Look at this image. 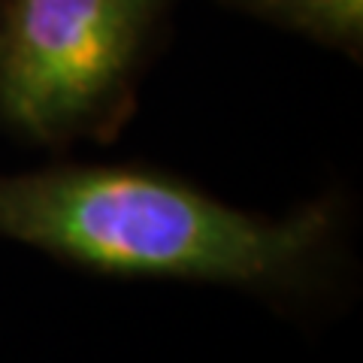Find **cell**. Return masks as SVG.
Segmentation results:
<instances>
[{
    "label": "cell",
    "mask_w": 363,
    "mask_h": 363,
    "mask_svg": "<svg viewBox=\"0 0 363 363\" xmlns=\"http://www.w3.org/2000/svg\"><path fill=\"white\" fill-rule=\"evenodd\" d=\"M236 4L342 49H357L363 37V0H236Z\"/></svg>",
    "instance_id": "cell-3"
},
{
    "label": "cell",
    "mask_w": 363,
    "mask_h": 363,
    "mask_svg": "<svg viewBox=\"0 0 363 363\" xmlns=\"http://www.w3.org/2000/svg\"><path fill=\"white\" fill-rule=\"evenodd\" d=\"M164 0H0V121L33 143L106 136Z\"/></svg>",
    "instance_id": "cell-2"
},
{
    "label": "cell",
    "mask_w": 363,
    "mask_h": 363,
    "mask_svg": "<svg viewBox=\"0 0 363 363\" xmlns=\"http://www.w3.org/2000/svg\"><path fill=\"white\" fill-rule=\"evenodd\" d=\"M0 236L97 276L203 281L269 300L324 291L339 260L333 203L267 218L128 164L0 176Z\"/></svg>",
    "instance_id": "cell-1"
}]
</instances>
